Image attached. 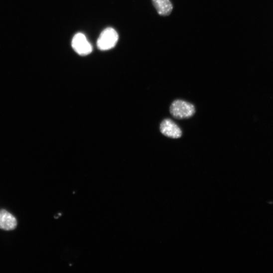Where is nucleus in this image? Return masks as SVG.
Returning <instances> with one entry per match:
<instances>
[{
    "mask_svg": "<svg viewBox=\"0 0 273 273\" xmlns=\"http://www.w3.org/2000/svg\"><path fill=\"white\" fill-rule=\"evenodd\" d=\"M169 112L177 120L188 119L196 113L195 106L190 102L181 100H174L169 108Z\"/></svg>",
    "mask_w": 273,
    "mask_h": 273,
    "instance_id": "nucleus-1",
    "label": "nucleus"
},
{
    "mask_svg": "<svg viewBox=\"0 0 273 273\" xmlns=\"http://www.w3.org/2000/svg\"><path fill=\"white\" fill-rule=\"evenodd\" d=\"M119 40V35L116 30L108 27L102 31L99 36L97 45L101 51H107L114 48Z\"/></svg>",
    "mask_w": 273,
    "mask_h": 273,
    "instance_id": "nucleus-2",
    "label": "nucleus"
},
{
    "mask_svg": "<svg viewBox=\"0 0 273 273\" xmlns=\"http://www.w3.org/2000/svg\"><path fill=\"white\" fill-rule=\"evenodd\" d=\"M159 129L162 135L172 139L180 138L183 134L180 127L170 119L163 120L160 124Z\"/></svg>",
    "mask_w": 273,
    "mask_h": 273,
    "instance_id": "nucleus-3",
    "label": "nucleus"
},
{
    "mask_svg": "<svg viewBox=\"0 0 273 273\" xmlns=\"http://www.w3.org/2000/svg\"><path fill=\"white\" fill-rule=\"evenodd\" d=\"M72 46L79 55L85 56L90 54L93 50L92 46L82 33H78L74 37Z\"/></svg>",
    "mask_w": 273,
    "mask_h": 273,
    "instance_id": "nucleus-4",
    "label": "nucleus"
},
{
    "mask_svg": "<svg viewBox=\"0 0 273 273\" xmlns=\"http://www.w3.org/2000/svg\"><path fill=\"white\" fill-rule=\"evenodd\" d=\"M17 222L14 216L5 210L0 211V229L5 231L14 230Z\"/></svg>",
    "mask_w": 273,
    "mask_h": 273,
    "instance_id": "nucleus-5",
    "label": "nucleus"
},
{
    "mask_svg": "<svg viewBox=\"0 0 273 273\" xmlns=\"http://www.w3.org/2000/svg\"><path fill=\"white\" fill-rule=\"evenodd\" d=\"M152 2L159 15L167 16L171 14L173 5L170 0H152Z\"/></svg>",
    "mask_w": 273,
    "mask_h": 273,
    "instance_id": "nucleus-6",
    "label": "nucleus"
}]
</instances>
